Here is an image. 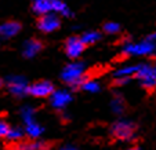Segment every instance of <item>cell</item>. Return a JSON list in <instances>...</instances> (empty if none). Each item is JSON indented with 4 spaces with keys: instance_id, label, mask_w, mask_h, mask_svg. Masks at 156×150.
I'll return each mask as SVG.
<instances>
[{
    "instance_id": "obj_21",
    "label": "cell",
    "mask_w": 156,
    "mask_h": 150,
    "mask_svg": "<svg viewBox=\"0 0 156 150\" xmlns=\"http://www.w3.org/2000/svg\"><path fill=\"white\" fill-rule=\"evenodd\" d=\"M82 88L83 90H86V91H91V92H97L98 90H100V85L97 84V83H94L91 80V81H87V83H84V84L82 85Z\"/></svg>"
},
{
    "instance_id": "obj_13",
    "label": "cell",
    "mask_w": 156,
    "mask_h": 150,
    "mask_svg": "<svg viewBox=\"0 0 156 150\" xmlns=\"http://www.w3.org/2000/svg\"><path fill=\"white\" fill-rule=\"evenodd\" d=\"M32 10L33 12L39 15L47 14L51 10V0H33L32 2Z\"/></svg>"
},
{
    "instance_id": "obj_19",
    "label": "cell",
    "mask_w": 156,
    "mask_h": 150,
    "mask_svg": "<svg viewBox=\"0 0 156 150\" xmlns=\"http://www.w3.org/2000/svg\"><path fill=\"white\" fill-rule=\"evenodd\" d=\"M131 76H116V79H113L109 83V87H120V85L126 84L127 81H130Z\"/></svg>"
},
{
    "instance_id": "obj_9",
    "label": "cell",
    "mask_w": 156,
    "mask_h": 150,
    "mask_svg": "<svg viewBox=\"0 0 156 150\" xmlns=\"http://www.w3.org/2000/svg\"><path fill=\"white\" fill-rule=\"evenodd\" d=\"M44 47L43 41L39 39H30L24 44V56L25 58H32L39 51H41Z\"/></svg>"
},
{
    "instance_id": "obj_22",
    "label": "cell",
    "mask_w": 156,
    "mask_h": 150,
    "mask_svg": "<svg viewBox=\"0 0 156 150\" xmlns=\"http://www.w3.org/2000/svg\"><path fill=\"white\" fill-rule=\"evenodd\" d=\"M21 114H22V117H24L25 123H30V121H33V109H30V107H24L22 112H21Z\"/></svg>"
},
{
    "instance_id": "obj_18",
    "label": "cell",
    "mask_w": 156,
    "mask_h": 150,
    "mask_svg": "<svg viewBox=\"0 0 156 150\" xmlns=\"http://www.w3.org/2000/svg\"><path fill=\"white\" fill-rule=\"evenodd\" d=\"M112 105H113V109H115L116 113H123L124 109H126V103H124L123 97H119V95H116Z\"/></svg>"
},
{
    "instance_id": "obj_14",
    "label": "cell",
    "mask_w": 156,
    "mask_h": 150,
    "mask_svg": "<svg viewBox=\"0 0 156 150\" xmlns=\"http://www.w3.org/2000/svg\"><path fill=\"white\" fill-rule=\"evenodd\" d=\"M51 9L57 12H61V14L66 15V17H71L72 15L71 11L68 10V7H66V4L62 3L61 0H51Z\"/></svg>"
},
{
    "instance_id": "obj_16",
    "label": "cell",
    "mask_w": 156,
    "mask_h": 150,
    "mask_svg": "<svg viewBox=\"0 0 156 150\" xmlns=\"http://www.w3.org/2000/svg\"><path fill=\"white\" fill-rule=\"evenodd\" d=\"M100 39H101V35L98 32H87L82 36V40L86 43V46L94 44L95 41H98Z\"/></svg>"
},
{
    "instance_id": "obj_10",
    "label": "cell",
    "mask_w": 156,
    "mask_h": 150,
    "mask_svg": "<svg viewBox=\"0 0 156 150\" xmlns=\"http://www.w3.org/2000/svg\"><path fill=\"white\" fill-rule=\"evenodd\" d=\"M153 48H155V46H153L149 40H145V41L138 43V44H136V46H129L124 51H127L130 55H131V54H137V55H147V54L152 53Z\"/></svg>"
},
{
    "instance_id": "obj_11",
    "label": "cell",
    "mask_w": 156,
    "mask_h": 150,
    "mask_svg": "<svg viewBox=\"0 0 156 150\" xmlns=\"http://www.w3.org/2000/svg\"><path fill=\"white\" fill-rule=\"evenodd\" d=\"M21 24L15 21H9L0 25V36L2 37H12L21 30Z\"/></svg>"
},
{
    "instance_id": "obj_26",
    "label": "cell",
    "mask_w": 156,
    "mask_h": 150,
    "mask_svg": "<svg viewBox=\"0 0 156 150\" xmlns=\"http://www.w3.org/2000/svg\"><path fill=\"white\" fill-rule=\"evenodd\" d=\"M149 39H156V33H155V35H152V36H151Z\"/></svg>"
},
{
    "instance_id": "obj_3",
    "label": "cell",
    "mask_w": 156,
    "mask_h": 150,
    "mask_svg": "<svg viewBox=\"0 0 156 150\" xmlns=\"http://www.w3.org/2000/svg\"><path fill=\"white\" fill-rule=\"evenodd\" d=\"M84 70V65L82 62H76V63H71V65H66L61 74V79L65 84H68L72 90L76 87V83L79 80L80 74Z\"/></svg>"
},
{
    "instance_id": "obj_24",
    "label": "cell",
    "mask_w": 156,
    "mask_h": 150,
    "mask_svg": "<svg viewBox=\"0 0 156 150\" xmlns=\"http://www.w3.org/2000/svg\"><path fill=\"white\" fill-rule=\"evenodd\" d=\"M62 150H76V149H73V147H65V149H62Z\"/></svg>"
},
{
    "instance_id": "obj_23",
    "label": "cell",
    "mask_w": 156,
    "mask_h": 150,
    "mask_svg": "<svg viewBox=\"0 0 156 150\" xmlns=\"http://www.w3.org/2000/svg\"><path fill=\"white\" fill-rule=\"evenodd\" d=\"M10 130V125L4 121H0V138H6L7 134H9Z\"/></svg>"
},
{
    "instance_id": "obj_15",
    "label": "cell",
    "mask_w": 156,
    "mask_h": 150,
    "mask_svg": "<svg viewBox=\"0 0 156 150\" xmlns=\"http://www.w3.org/2000/svg\"><path fill=\"white\" fill-rule=\"evenodd\" d=\"M41 131H43V128H41L40 125H37L35 121L27 123V132L30 138H37V136L41 134Z\"/></svg>"
},
{
    "instance_id": "obj_17",
    "label": "cell",
    "mask_w": 156,
    "mask_h": 150,
    "mask_svg": "<svg viewBox=\"0 0 156 150\" xmlns=\"http://www.w3.org/2000/svg\"><path fill=\"white\" fill-rule=\"evenodd\" d=\"M6 138L11 142H17V141H21V139L24 138V132H22L21 128H10Z\"/></svg>"
},
{
    "instance_id": "obj_5",
    "label": "cell",
    "mask_w": 156,
    "mask_h": 150,
    "mask_svg": "<svg viewBox=\"0 0 156 150\" xmlns=\"http://www.w3.org/2000/svg\"><path fill=\"white\" fill-rule=\"evenodd\" d=\"M86 48L87 46L79 36H71L65 40V53L71 59H76Z\"/></svg>"
},
{
    "instance_id": "obj_7",
    "label": "cell",
    "mask_w": 156,
    "mask_h": 150,
    "mask_svg": "<svg viewBox=\"0 0 156 150\" xmlns=\"http://www.w3.org/2000/svg\"><path fill=\"white\" fill-rule=\"evenodd\" d=\"M61 26V21H59L58 17L53 14H43L39 17L37 19V28L44 33H50L57 30L58 28Z\"/></svg>"
},
{
    "instance_id": "obj_1",
    "label": "cell",
    "mask_w": 156,
    "mask_h": 150,
    "mask_svg": "<svg viewBox=\"0 0 156 150\" xmlns=\"http://www.w3.org/2000/svg\"><path fill=\"white\" fill-rule=\"evenodd\" d=\"M138 130V125L130 121H116L111 125V141H129Z\"/></svg>"
},
{
    "instance_id": "obj_2",
    "label": "cell",
    "mask_w": 156,
    "mask_h": 150,
    "mask_svg": "<svg viewBox=\"0 0 156 150\" xmlns=\"http://www.w3.org/2000/svg\"><path fill=\"white\" fill-rule=\"evenodd\" d=\"M134 79H140L141 87L147 91L148 95H152L156 91V76L153 73V69L148 65H140L134 73L131 74Z\"/></svg>"
},
{
    "instance_id": "obj_27",
    "label": "cell",
    "mask_w": 156,
    "mask_h": 150,
    "mask_svg": "<svg viewBox=\"0 0 156 150\" xmlns=\"http://www.w3.org/2000/svg\"><path fill=\"white\" fill-rule=\"evenodd\" d=\"M2 87H3V81H2V80H0V88H2Z\"/></svg>"
},
{
    "instance_id": "obj_12",
    "label": "cell",
    "mask_w": 156,
    "mask_h": 150,
    "mask_svg": "<svg viewBox=\"0 0 156 150\" xmlns=\"http://www.w3.org/2000/svg\"><path fill=\"white\" fill-rule=\"evenodd\" d=\"M50 97H51V105H53L54 107H58V109L65 107V106L68 105V103L71 102V99H72L71 95H69L68 92H65V91L53 92Z\"/></svg>"
},
{
    "instance_id": "obj_28",
    "label": "cell",
    "mask_w": 156,
    "mask_h": 150,
    "mask_svg": "<svg viewBox=\"0 0 156 150\" xmlns=\"http://www.w3.org/2000/svg\"><path fill=\"white\" fill-rule=\"evenodd\" d=\"M153 73H155V76H156V68H155V69H153Z\"/></svg>"
},
{
    "instance_id": "obj_6",
    "label": "cell",
    "mask_w": 156,
    "mask_h": 150,
    "mask_svg": "<svg viewBox=\"0 0 156 150\" xmlns=\"http://www.w3.org/2000/svg\"><path fill=\"white\" fill-rule=\"evenodd\" d=\"M11 150H50L53 143L50 142H40V141H17L11 142Z\"/></svg>"
},
{
    "instance_id": "obj_4",
    "label": "cell",
    "mask_w": 156,
    "mask_h": 150,
    "mask_svg": "<svg viewBox=\"0 0 156 150\" xmlns=\"http://www.w3.org/2000/svg\"><path fill=\"white\" fill-rule=\"evenodd\" d=\"M54 92L53 83L47 80H39L33 84L28 85V94L35 98H47Z\"/></svg>"
},
{
    "instance_id": "obj_8",
    "label": "cell",
    "mask_w": 156,
    "mask_h": 150,
    "mask_svg": "<svg viewBox=\"0 0 156 150\" xmlns=\"http://www.w3.org/2000/svg\"><path fill=\"white\" fill-rule=\"evenodd\" d=\"M9 90L15 97H24L28 94V83L25 81L24 77L14 76L9 79Z\"/></svg>"
},
{
    "instance_id": "obj_25",
    "label": "cell",
    "mask_w": 156,
    "mask_h": 150,
    "mask_svg": "<svg viewBox=\"0 0 156 150\" xmlns=\"http://www.w3.org/2000/svg\"><path fill=\"white\" fill-rule=\"evenodd\" d=\"M129 150H140V149H138V146H134L133 149H129Z\"/></svg>"
},
{
    "instance_id": "obj_20",
    "label": "cell",
    "mask_w": 156,
    "mask_h": 150,
    "mask_svg": "<svg viewBox=\"0 0 156 150\" xmlns=\"http://www.w3.org/2000/svg\"><path fill=\"white\" fill-rule=\"evenodd\" d=\"M102 29L106 33H118L120 30V25L115 24V22H108V24H105L102 26Z\"/></svg>"
}]
</instances>
